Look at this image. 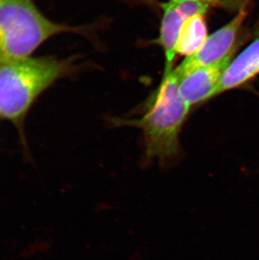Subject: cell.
I'll list each match as a JSON object with an SVG mask.
<instances>
[{
  "mask_svg": "<svg viewBox=\"0 0 259 260\" xmlns=\"http://www.w3.org/2000/svg\"><path fill=\"white\" fill-rule=\"evenodd\" d=\"M179 80L174 69L164 75L149 111L138 119L115 117L117 126H133L143 132L146 160H157L164 167L176 164L181 156L179 135L190 106L179 93Z\"/></svg>",
  "mask_w": 259,
  "mask_h": 260,
  "instance_id": "obj_1",
  "label": "cell"
},
{
  "mask_svg": "<svg viewBox=\"0 0 259 260\" xmlns=\"http://www.w3.org/2000/svg\"><path fill=\"white\" fill-rule=\"evenodd\" d=\"M71 68L70 61L52 57L0 62V117L20 124L38 97Z\"/></svg>",
  "mask_w": 259,
  "mask_h": 260,
  "instance_id": "obj_2",
  "label": "cell"
},
{
  "mask_svg": "<svg viewBox=\"0 0 259 260\" xmlns=\"http://www.w3.org/2000/svg\"><path fill=\"white\" fill-rule=\"evenodd\" d=\"M77 30L54 22L42 14L34 0L0 2V62L31 57L47 40Z\"/></svg>",
  "mask_w": 259,
  "mask_h": 260,
  "instance_id": "obj_3",
  "label": "cell"
},
{
  "mask_svg": "<svg viewBox=\"0 0 259 260\" xmlns=\"http://www.w3.org/2000/svg\"><path fill=\"white\" fill-rule=\"evenodd\" d=\"M247 9L241 10L237 13L233 20L208 36L203 46L196 54L186 57L174 69V74L179 80L199 68L210 66L230 55L235 54L238 47L239 33L247 19Z\"/></svg>",
  "mask_w": 259,
  "mask_h": 260,
  "instance_id": "obj_4",
  "label": "cell"
},
{
  "mask_svg": "<svg viewBox=\"0 0 259 260\" xmlns=\"http://www.w3.org/2000/svg\"><path fill=\"white\" fill-rule=\"evenodd\" d=\"M235 54L210 65L193 70L179 82V93L188 106L208 101L216 95L220 79Z\"/></svg>",
  "mask_w": 259,
  "mask_h": 260,
  "instance_id": "obj_5",
  "label": "cell"
},
{
  "mask_svg": "<svg viewBox=\"0 0 259 260\" xmlns=\"http://www.w3.org/2000/svg\"><path fill=\"white\" fill-rule=\"evenodd\" d=\"M259 75V28L254 38L228 65L220 79L216 95L240 88Z\"/></svg>",
  "mask_w": 259,
  "mask_h": 260,
  "instance_id": "obj_6",
  "label": "cell"
},
{
  "mask_svg": "<svg viewBox=\"0 0 259 260\" xmlns=\"http://www.w3.org/2000/svg\"><path fill=\"white\" fill-rule=\"evenodd\" d=\"M163 18H161L160 34L157 38V44L164 49L165 56V69L164 75L173 71L175 56H176L177 43L179 35L185 19L175 7L171 0L161 4Z\"/></svg>",
  "mask_w": 259,
  "mask_h": 260,
  "instance_id": "obj_7",
  "label": "cell"
},
{
  "mask_svg": "<svg viewBox=\"0 0 259 260\" xmlns=\"http://www.w3.org/2000/svg\"><path fill=\"white\" fill-rule=\"evenodd\" d=\"M204 17L205 16L198 15L184 21L177 43V54L190 57L202 47L208 37L207 27Z\"/></svg>",
  "mask_w": 259,
  "mask_h": 260,
  "instance_id": "obj_8",
  "label": "cell"
},
{
  "mask_svg": "<svg viewBox=\"0 0 259 260\" xmlns=\"http://www.w3.org/2000/svg\"><path fill=\"white\" fill-rule=\"evenodd\" d=\"M185 20L195 16H205L210 5L200 0H171Z\"/></svg>",
  "mask_w": 259,
  "mask_h": 260,
  "instance_id": "obj_9",
  "label": "cell"
},
{
  "mask_svg": "<svg viewBox=\"0 0 259 260\" xmlns=\"http://www.w3.org/2000/svg\"><path fill=\"white\" fill-rule=\"evenodd\" d=\"M206 3L210 6L220 8L223 10L238 13L242 10L247 9L252 0H200Z\"/></svg>",
  "mask_w": 259,
  "mask_h": 260,
  "instance_id": "obj_10",
  "label": "cell"
},
{
  "mask_svg": "<svg viewBox=\"0 0 259 260\" xmlns=\"http://www.w3.org/2000/svg\"><path fill=\"white\" fill-rule=\"evenodd\" d=\"M142 1H143V2L151 3V4H152V2H154V0H142Z\"/></svg>",
  "mask_w": 259,
  "mask_h": 260,
  "instance_id": "obj_11",
  "label": "cell"
},
{
  "mask_svg": "<svg viewBox=\"0 0 259 260\" xmlns=\"http://www.w3.org/2000/svg\"><path fill=\"white\" fill-rule=\"evenodd\" d=\"M1 1H2V0H0V2H1Z\"/></svg>",
  "mask_w": 259,
  "mask_h": 260,
  "instance_id": "obj_12",
  "label": "cell"
}]
</instances>
